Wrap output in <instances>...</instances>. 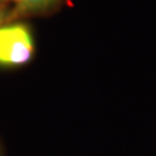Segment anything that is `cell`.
<instances>
[{
	"label": "cell",
	"mask_w": 156,
	"mask_h": 156,
	"mask_svg": "<svg viewBox=\"0 0 156 156\" xmlns=\"http://www.w3.org/2000/svg\"><path fill=\"white\" fill-rule=\"evenodd\" d=\"M33 52V34L26 25L13 23L0 27V65H23L31 58Z\"/></svg>",
	"instance_id": "cell-1"
},
{
	"label": "cell",
	"mask_w": 156,
	"mask_h": 156,
	"mask_svg": "<svg viewBox=\"0 0 156 156\" xmlns=\"http://www.w3.org/2000/svg\"><path fill=\"white\" fill-rule=\"evenodd\" d=\"M55 0H22L20 3V11L22 12H35L48 7Z\"/></svg>",
	"instance_id": "cell-2"
},
{
	"label": "cell",
	"mask_w": 156,
	"mask_h": 156,
	"mask_svg": "<svg viewBox=\"0 0 156 156\" xmlns=\"http://www.w3.org/2000/svg\"><path fill=\"white\" fill-rule=\"evenodd\" d=\"M12 2H18V3H21L22 0H12Z\"/></svg>",
	"instance_id": "cell-3"
}]
</instances>
